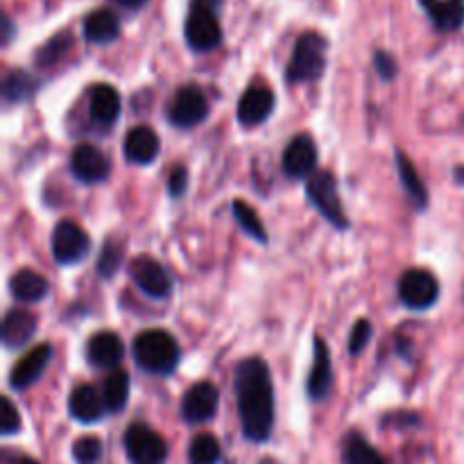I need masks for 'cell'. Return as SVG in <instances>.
Returning a JSON list of instances; mask_svg holds the SVG:
<instances>
[{
  "mask_svg": "<svg viewBox=\"0 0 464 464\" xmlns=\"http://www.w3.org/2000/svg\"><path fill=\"white\" fill-rule=\"evenodd\" d=\"M113 3H118L121 7L136 12V9H140V7H145V5H148V0H113Z\"/></svg>",
  "mask_w": 464,
  "mask_h": 464,
  "instance_id": "obj_39",
  "label": "cell"
},
{
  "mask_svg": "<svg viewBox=\"0 0 464 464\" xmlns=\"http://www.w3.org/2000/svg\"><path fill=\"white\" fill-rule=\"evenodd\" d=\"M12 36H14V23H12V18L5 14L3 16V44L7 45L9 41H12Z\"/></svg>",
  "mask_w": 464,
  "mask_h": 464,
  "instance_id": "obj_38",
  "label": "cell"
},
{
  "mask_svg": "<svg viewBox=\"0 0 464 464\" xmlns=\"http://www.w3.org/2000/svg\"><path fill=\"white\" fill-rule=\"evenodd\" d=\"M48 279L34 270H18L16 275L9 279V290H12L14 299L23 304H34L48 295Z\"/></svg>",
  "mask_w": 464,
  "mask_h": 464,
  "instance_id": "obj_24",
  "label": "cell"
},
{
  "mask_svg": "<svg viewBox=\"0 0 464 464\" xmlns=\"http://www.w3.org/2000/svg\"><path fill=\"white\" fill-rule=\"evenodd\" d=\"M179 344L168 331L150 329L136 335L134 361L143 372L154 376H168L179 365Z\"/></svg>",
  "mask_w": 464,
  "mask_h": 464,
  "instance_id": "obj_2",
  "label": "cell"
},
{
  "mask_svg": "<svg viewBox=\"0 0 464 464\" xmlns=\"http://www.w3.org/2000/svg\"><path fill=\"white\" fill-rule=\"evenodd\" d=\"M188 188V170L184 166H177L172 168L170 172V179H168V190H170L172 198H181Z\"/></svg>",
  "mask_w": 464,
  "mask_h": 464,
  "instance_id": "obj_37",
  "label": "cell"
},
{
  "mask_svg": "<svg viewBox=\"0 0 464 464\" xmlns=\"http://www.w3.org/2000/svg\"><path fill=\"white\" fill-rule=\"evenodd\" d=\"M130 275L140 293L152 299H166L172 290V279L166 267L150 256H136L130 263Z\"/></svg>",
  "mask_w": 464,
  "mask_h": 464,
  "instance_id": "obj_10",
  "label": "cell"
},
{
  "mask_svg": "<svg viewBox=\"0 0 464 464\" xmlns=\"http://www.w3.org/2000/svg\"><path fill=\"white\" fill-rule=\"evenodd\" d=\"M72 48V39L68 32H62V34H54L53 39L48 41V44L44 45V48L36 53V63L39 66H53V63H57L59 59L63 57V54L68 53V50Z\"/></svg>",
  "mask_w": 464,
  "mask_h": 464,
  "instance_id": "obj_31",
  "label": "cell"
},
{
  "mask_svg": "<svg viewBox=\"0 0 464 464\" xmlns=\"http://www.w3.org/2000/svg\"><path fill=\"white\" fill-rule=\"evenodd\" d=\"M331 385H334V367H331V352L322 338H315L313 344V370L308 374V397L313 401H322L329 397Z\"/></svg>",
  "mask_w": 464,
  "mask_h": 464,
  "instance_id": "obj_17",
  "label": "cell"
},
{
  "mask_svg": "<svg viewBox=\"0 0 464 464\" xmlns=\"http://www.w3.org/2000/svg\"><path fill=\"white\" fill-rule=\"evenodd\" d=\"M190 464H218L220 460V442L211 433H199L190 442Z\"/></svg>",
  "mask_w": 464,
  "mask_h": 464,
  "instance_id": "obj_30",
  "label": "cell"
},
{
  "mask_svg": "<svg viewBox=\"0 0 464 464\" xmlns=\"http://www.w3.org/2000/svg\"><path fill=\"white\" fill-rule=\"evenodd\" d=\"M50 247H53L54 261L62 263V266H72V263H80L89 256L91 238L77 222L62 220L54 227Z\"/></svg>",
  "mask_w": 464,
  "mask_h": 464,
  "instance_id": "obj_7",
  "label": "cell"
},
{
  "mask_svg": "<svg viewBox=\"0 0 464 464\" xmlns=\"http://www.w3.org/2000/svg\"><path fill=\"white\" fill-rule=\"evenodd\" d=\"M344 464H390L379 449L372 447L361 433H349L343 449Z\"/></svg>",
  "mask_w": 464,
  "mask_h": 464,
  "instance_id": "obj_27",
  "label": "cell"
},
{
  "mask_svg": "<svg viewBox=\"0 0 464 464\" xmlns=\"http://www.w3.org/2000/svg\"><path fill=\"white\" fill-rule=\"evenodd\" d=\"M86 358L93 367L113 370L125 358V344L113 331H100V334L91 335L86 343Z\"/></svg>",
  "mask_w": 464,
  "mask_h": 464,
  "instance_id": "obj_15",
  "label": "cell"
},
{
  "mask_svg": "<svg viewBox=\"0 0 464 464\" xmlns=\"http://www.w3.org/2000/svg\"><path fill=\"white\" fill-rule=\"evenodd\" d=\"M326 44L320 32H304L297 39L285 68V82L288 84H304V82H317L326 71Z\"/></svg>",
  "mask_w": 464,
  "mask_h": 464,
  "instance_id": "obj_4",
  "label": "cell"
},
{
  "mask_svg": "<svg viewBox=\"0 0 464 464\" xmlns=\"http://www.w3.org/2000/svg\"><path fill=\"white\" fill-rule=\"evenodd\" d=\"M456 177H460V179H458V181H464V168H458Z\"/></svg>",
  "mask_w": 464,
  "mask_h": 464,
  "instance_id": "obj_40",
  "label": "cell"
},
{
  "mask_svg": "<svg viewBox=\"0 0 464 464\" xmlns=\"http://www.w3.org/2000/svg\"><path fill=\"white\" fill-rule=\"evenodd\" d=\"M370 340H372L370 320H358L356 324H353L352 335H349V352H352L353 356H358L361 352H365V347L370 344Z\"/></svg>",
  "mask_w": 464,
  "mask_h": 464,
  "instance_id": "obj_34",
  "label": "cell"
},
{
  "mask_svg": "<svg viewBox=\"0 0 464 464\" xmlns=\"http://www.w3.org/2000/svg\"><path fill=\"white\" fill-rule=\"evenodd\" d=\"M399 297H401L403 306L412 308V311H426L433 306L440 297V284L429 270H412L403 272L401 281H399Z\"/></svg>",
  "mask_w": 464,
  "mask_h": 464,
  "instance_id": "obj_9",
  "label": "cell"
},
{
  "mask_svg": "<svg viewBox=\"0 0 464 464\" xmlns=\"http://www.w3.org/2000/svg\"><path fill=\"white\" fill-rule=\"evenodd\" d=\"M208 116V98L199 86L188 84L181 86L172 98L170 107H168V118L175 127L181 130H190L198 127L199 122L207 121Z\"/></svg>",
  "mask_w": 464,
  "mask_h": 464,
  "instance_id": "obj_8",
  "label": "cell"
},
{
  "mask_svg": "<svg viewBox=\"0 0 464 464\" xmlns=\"http://www.w3.org/2000/svg\"><path fill=\"white\" fill-rule=\"evenodd\" d=\"M218 406H220L218 388L208 381H202L186 392L184 403H181V417L186 424H204L216 417Z\"/></svg>",
  "mask_w": 464,
  "mask_h": 464,
  "instance_id": "obj_13",
  "label": "cell"
},
{
  "mask_svg": "<svg viewBox=\"0 0 464 464\" xmlns=\"http://www.w3.org/2000/svg\"><path fill=\"white\" fill-rule=\"evenodd\" d=\"M374 66H376V72H379L381 80L390 82L397 77V62H394V57L390 53H385V50H376L374 53Z\"/></svg>",
  "mask_w": 464,
  "mask_h": 464,
  "instance_id": "obj_36",
  "label": "cell"
},
{
  "mask_svg": "<svg viewBox=\"0 0 464 464\" xmlns=\"http://www.w3.org/2000/svg\"><path fill=\"white\" fill-rule=\"evenodd\" d=\"M71 172L82 184H102L111 172V163L102 150L91 143H80L71 154Z\"/></svg>",
  "mask_w": 464,
  "mask_h": 464,
  "instance_id": "obj_12",
  "label": "cell"
},
{
  "mask_svg": "<svg viewBox=\"0 0 464 464\" xmlns=\"http://www.w3.org/2000/svg\"><path fill=\"white\" fill-rule=\"evenodd\" d=\"M50 361H53V347L50 344H39V347L32 349L27 356H23L14 365L12 374H9V385L14 390H27L44 376Z\"/></svg>",
  "mask_w": 464,
  "mask_h": 464,
  "instance_id": "obj_16",
  "label": "cell"
},
{
  "mask_svg": "<svg viewBox=\"0 0 464 464\" xmlns=\"http://www.w3.org/2000/svg\"><path fill=\"white\" fill-rule=\"evenodd\" d=\"M121 263H122L121 245H116L113 240H109V243L104 245L102 254H100V261H98L100 276H104V279L113 276L118 272V267H121Z\"/></svg>",
  "mask_w": 464,
  "mask_h": 464,
  "instance_id": "obj_33",
  "label": "cell"
},
{
  "mask_svg": "<svg viewBox=\"0 0 464 464\" xmlns=\"http://www.w3.org/2000/svg\"><path fill=\"white\" fill-rule=\"evenodd\" d=\"M68 412L82 424H95L107 412L102 392H98L93 385H77L68 397Z\"/></svg>",
  "mask_w": 464,
  "mask_h": 464,
  "instance_id": "obj_19",
  "label": "cell"
},
{
  "mask_svg": "<svg viewBox=\"0 0 464 464\" xmlns=\"http://www.w3.org/2000/svg\"><path fill=\"white\" fill-rule=\"evenodd\" d=\"M231 213H234L236 222H238L240 229H243L249 238L258 240V243H267L266 227H263L258 213L254 211L247 202H243V199H236V202L231 204Z\"/></svg>",
  "mask_w": 464,
  "mask_h": 464,
  "instance_id": "obj_29",
  "label": "cell"
},
{
  "mask_svg": "<svg viewBox=\"0 0 464 464\" xmlns=\"http://www.w3.org/2000/svg\"><path fill=\"white\" fill-rule=\"evenodd\" d=\"M84 36L89 44H111L121 36V21L111 9H95L84 18Z\"/></svg>",
  "mask_w": 464,
  "mask_h": 464,
  "instance_id": "obj_23",
  "label": "cell"
},
{
  "mask_svg": "<svg viewBox=\"0 0 464 464\" xmlns=\"http://www.w3.org/2000/svg\"><path fill=\"white\" fill-rule=\"evenodd\" d=\"M18 464H39V462H34V460H30V458H25V460H21Z\"/></svg>",
  "mask_w": 464,
  "mask_h": 464,
  "instance_id": "obj_41",
  "label": "cell"
},
{
  "mask_svg": "<svg viewBox=\"0 0 464 464\" xmlns=\"http://www.w3.org/2000/svg\"><path fill=\"white\" fill-rule=\"evenodd\" d=\"M306 195L308 202L322 213L324 220H329L335 229H347L349 220L344 216V208L340 204L338 198V181H335L334 172L329 170H320L315 172L313 177H308L306 184Z\"/></svg>",
  "mask_w": 464,
  "mask_h": 464,
  "instance_id": "obj_5",
  "label": "cell"
},
{
  "mask_svg": "<svg viewBox=\"0 0 464 464\" xmlns=\"http://www.w3.org/2000/svg\"><path fill=\"white\" fill-rule=\"evenodd\" d=\"M91 121L100 127H111L121 116V95L111 84H93L89 91Z\"/></svg>",
  "mask_w": 464,
  "mask_h": 464,
  "instance_id": "obj_20",
  "label": "cell"
},
{
  "mask_svg": "<svg viewBox=\"0 0 464 464\" xmlns=\"http://www.w3.org/2000/svg\"><path fill=\"white\" fill-rule=\"evenodd\" d=\"M284 175L290 179H306L315 175L317 166V148L315 140L308 134H297L284 150Z\"/></svg>",
  "mask_w": 464,
  "mask_h": 464,
  "instance_id": "obj_11",
  "label": "cell"
},
{
  "mask_svg": "<svg viewBox=\"0 0 464 464\" xmlns=\"http://www.w3.org/2000/svg\"><path fill=\"white\" fill-rule=\"evenodd\" d=\"M0 411H3V420H0V433L3 435H14L21 429V417H18L16 406L12 403V399L3 397L0 401Z\"/></svg>",
  "mask_w": 464,
  "mask_h": 464,
  "instance_id": "obj_35",
  "label": "cell"
},
{
  "mask_svg": "<svg viewBox=\"0 0 464 464\" xmlns=\"http://www.w3.org/2000/svg\"><path fill=\"white\" fill-rule=\"evenodd\" d=\"M122 444L131 464H166L168 460L166 440L145 424H131Z\"/></svg>",
  "mask_w": 464,
  "mask_h": 464,
  "instance_id": "obj_6",
  "label": "cell"
},
{
  "mask_svg": "<svg viewBox=\"0 0 464 464\" xmlns=\"http://www.w3.org/2000/svg\"><path fill=\"white\" fill-rule=\"evenodd\" d=\"M36 86H39V82H36L27 71H12L7 77H5V84H3L5 102L16 104V102H23V100L32 98Z\"/></svg>",
  "mask_w": 464,
  "mask_h": 464,
  "instance_id": "obj_28",
  "label": "cell"
},
{
  "mask_svg": "<svg viewBox=\"0 0 464 464\" xmlns=\"http://www.w3.org/2000/svg\"><path fill=\"white\" fill-rule=\"evenodd\" d=\"M36 334V317L23 308H14L5 315L3 343L7 349H18L30 343Z\"/></svg>",
  "mask_w": 464,
  "mask_h": 464,
  "instance_id": "obj_22",
  "label": "cell"
},
{
  "mask_svg": "<svg viewBox=\"0 0 464 464\" xmlns=\"http://www.w3.org/2000/svg\"><path fill=\"white\" fill-rule=\"evenodd\" d=\"M218 14H220V0H190L184 36L195 53H211L222 44V25Z\"/></svg>",
  "mask_w": 464,
  "mask_h": 464,
  "instance_id": "obj_3",
  "label": "cell"
},
{
  "mask_svg": "<svg viewBox=\"0 0 464 464\" xmlns=\"http://www.w3.org/2000/svg\"><path fill=\"white\" fill-rule=\"evenodd\" d=\"M72 458L77 464H98L102 458V442L93 435L80 438L72 444Z\"/></svg>",
  "mask_w": 464,
  "mask_h": 464,
  "instance_id": "obj_32",
  "label": "cell"
},
{
  "mask_svg": "<svg viewBox=\"0 0 464 464\" xmlns=\"http://www.w3.org/2000/svg\"><path fill=\"white\" fill-rule=\"evenodd\" d=\"M159 136L152 127L139 125L127 131L125 143H122V154L130 163L136 166H148L159 157Z\"/></svg>",
  "mask_w": 464,
  "mask_h": 464,
  "instance_id": "obj_18",
  "label": "cell"
},
{
  "mask_svg": "<svg viewBox=\"0 0 464 464\" xmlns=\"http://www.w3.org/2000/svg\"><path fill=\"white\" fill-rule=\"evenodd\" d=\"M440 32H456L464 25V0H420Z\"/></svg>",
  "mask_w": 464,
  "mask_h": 464,
  "instance_id": "obj_21",
  "label": "cell"
},
{
  "mask_svg": "<svg viewBox=\"0 0 464 464\" xmlns=\"http://www.w3.org/2000/svg\"><path fill=\"white\" fill-rule=\"evenodd\" d=\"M100 392H102L104 406H107L109 412H113V415L122 412V408L127 406V399H130V376H127V372H109Z\"/></svg>",
  "mask_w": 464,
  "mask_h": 464,
  "instance_id": "obj_26",
  "label": "cell"
},
{
  "mask_svg": "<svg viewBox=\"0 0 464 464\" xmlns=\"http://www.w3.org/2000/svg\"><path fill=\"white\" fill-rule=\"evenodd\" d=\"M397 170H399V179H401L403 188H406L408 198L412 199V204H415L417 208H426V204H429V190H426L417 168L412 166L411 159H408L403 152H397Z\"/></svg>",
  "mask_w": 464,
  "mask_h": 464,
  "instance_id": "obj_25",
  "label": "cell"
},
{
  "mask_svg": "<svg viewBox=\"0 0 464 464\" xmlns=\"http://www.w3.org/2000/svg\"><path fill=\"white\" fill-rule=\"evenodd\" d=\"M275 93L263 84H252L238 102V122L243 127H256L275 111Z\"/></svg>",
  "mask_w": 464,
  "mask_h": 464,
  "instance_id": "obj_14",
  "label": "cell"
},
{
  "mask_svg": "<svg viewBox=\"0 0 464 464\" xmlns=\"http://www.w3.org/2000/svg\"><path fill=\"white\" fill-rule=\"evenodd\" d=\"M234 392L243 433L249 442H266L275 429V385L266 361L243 358L234 372Z\"/></svg>",
  "mask_w": 464,
  "mask_h": 464,
  "instance_id": "obj_1",
  "label": "cell"
}]
</instances>
